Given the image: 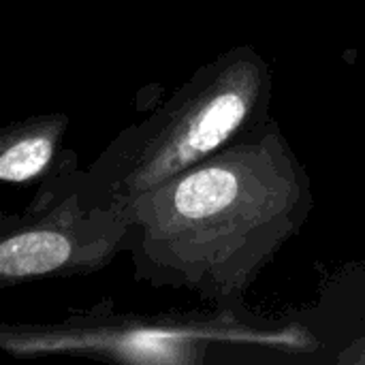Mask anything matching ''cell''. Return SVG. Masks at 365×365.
<instances>
[{"label": "cell", "instance_id": "3957f363", "mask_svg": "<svg viewBox=\"0 0 365 365\" xmlns=\"http://www.w3.org/2000/svg\"><path fill=\"white\" fill-rule=\"evenodd\" d=\"M49 192L28 210L0 244L2 280L75 274L105 265L124 248L126 218L120 210L92 205L75 163L47 175Z\"/></svg>", "mask_w": 365, "mask_h": 365}, {"label": "cell", "instance_id": "7a4b0ae2", "mask_svg": "<svg viewBox=\"0 0 365 365\" xmlns=\"http://www.w3.org/2000/svg\"><path fill=\"white\" fill-rule=\"evenodd\" d=\"M272 73L248 47L199 68L148 120L122 130L83 171L92 205L124 210L135 199L269 122Z\"/></svg>", "mask_w": 365, "mask_h": 365}, {"label": "cell", "instance_id": "277c9868", "mask_svg": "<svg viewBox=\"0 0 365 365\" xmlns=\"http://www.w3.org/2000/svg\"><path fill=\"white\" fill-rule=\"evenodd\" d=\"M64 130V118H38L6 130L0 152V178L11 184L47 178Z\"/></svg>", "mask_w": 365, "mask_h": 365}, {"label": "cell", "instance_id": "6da1fadb", "mask_svg": "<svg viewBox=\"0 0 365 365\" xmlns=\"http://www.w3.org/2000/svg\"><path fill=\"white\" fill-rule=\"evenodd\" d=\"M310 180L269 120L122 210L141 278L242 293L310 214Z\"/></svg>", "mask_w": 365, "mask_h": 365}]
</instances>
